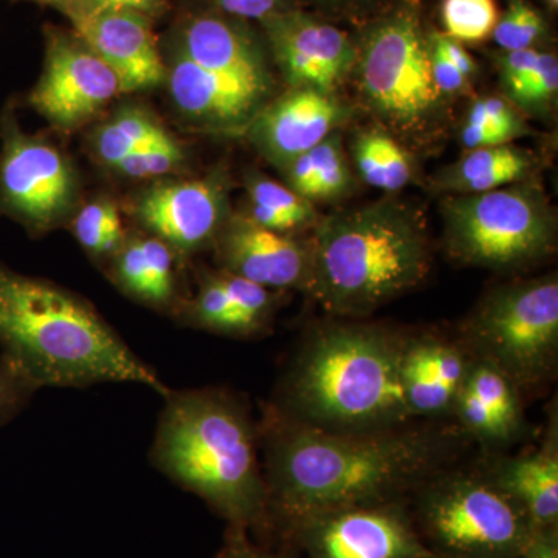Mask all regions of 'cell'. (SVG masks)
Returning a JSON list of instances; mask_svg holds the SVG:
<instances>
[{"label":"cell","instance_id":"6da1fadb","mask_svg":"<svg viewBox=\"0 0 558 558\" xmlns=\"http://www.w3.org/2000/svg\"><path fill=\"white\" fill-rule=\"evenodd\" d=\"M258 428L267 488L264 535L278 538L314 513L409 501L422 484L454 465L470 442L454 422L330 433L295 424L270 407Z\"/></svg>","mask_w":558,"mask_h":558},{"label":"cell","instance_id":"7a4b0ae2","mask_svg":"<svg viewBox=\"0 0 558 558\" xmlns=\"http://www.w3.org/2000/svg\"><path fill=\"white\" fill-rule=\"evenodd\" d=\"M329 317L312 326L290 359L270 409L295 424L330 433L410 424L400 381L407 332Z\"/></svg>","mask_w":558,"mask_h":558},{"label":"cell","instance_id":"3957f363","mask_svg":"<svg viewBox=\"0 0 558 558\" xmlns=\"http://www.w3.org/2000/svg\"><path fill=\"white\" fill-rule=\"evenodd\" d=\"M0 352L36 389L137 384L171 388L75 293L0 266Z\"/></svg>","mask_w":558,"mask_h":558},{"label":"cell","instance_id":"277c9868","mask_svg":"<svg viewBox=\"0 0 558 558\" xmlns=\"http://www.w3.org/2000/svg\"><path fill=\"white\" fill-rule=\"evenodd\" d=\"M165 399L150 462L197 495L229 527L263 535L267 488L259 428L244 400L223 388L174 391Z\"/></svg>","mask_w":558,"mask_h":558},{"label":"cell","instance_id":"5b68a950","mask_svg":"<svg viewBox=\"0 0 558 558\" xmlns=\"http://www.w3.org/2000/svg\"><path fill=\"white\" fill-rule=\"evenodd\" d=\"M311 241L310 296L329 317H369L432 274L433 244L424 213L398 197L323 215Z\"/></svg>","mask_w":558,"mask_h":558},{"label":"cell","instance_id":"8992f818","mask_svg":"<svg viewBox=\"0 0 558 558\" xmlns=\"http://www.w3.org/2000/svg\"><path fill=\"white\" fill-rule=\"evenodd\" d=\"M354 38L357 57L349 86L359 112L418 159L439 154L453 128V106L433 78L422 0H395L354 28Z\"/></svg>","mask_w":558,"mask_h":558},{"label":"cell","instance_id":"52a82bcc","mask_svg":"<svg viewBox=\"0 0 558 558\" xmlns=\"http://www.w3.org/2000/svg\"><path fill=\"white\" fill-rule=\"evenodd\" d=\"M440 197L444 250L459 266L517 274L557 250V213L539 178Z\"/></svg>","mask_w":558,"mask_h":558},{"label":"cell","instance_id":"ba28073f","mask_svg":"<svg viewBox=\"0 0 558 558\" xmlns=\"http://www.w3.org/2000/svg\"><path fill=\"white\" fill-rule=\"evenodd\" d=\"M409 512L435 558H521L535 535L481 464L442 470L411 495Z\"/></svg>","mask_w":558,"mask_h":558},{"label":"cell","instance_id":"9c48e42d","mask_svg":"<svg viewBox=\"0 0 558 558\" xmlns=\"http://www.w3.org/2000/svg\"><path fill=\"white\" fill-rule=\"evenodd\" d=\"M457 339L470 357L505 374L521 396L537 395L557 376V274L488 290L459 326Z\"/></svg>","mask_w":558,"mask_h":558},{"label":"cell","instance_id":"30bf717a","mask_svg":"<svg viewBox=\"0 0 558 558\" xmlns=\"http://www.w3.org/2000/svg\"><path fill=\"white\" fill-rule=\"evenodd\" d=\"M279 538L306 558H435L414 529L409 501L314 513Z\"/></svg>","mask_w":558,"mask_h":558},{"label":"cell","instance_id":"8fae6325","mask_svg":"<svg viewBox=\"0 0 558 558\" xmlns=\"http://www.w3.org/2000/svg\"><path fill=\"white\" fill-rule=\"evenodd\" d=\"M75 174L50 143L9 124L0 154V202L32 231H47L68 215L75 199Z\"/></svg>","mask_w":558,"mask_h":558},{"label":"cell","instance_id":"7c38bea8","mask_svg":"<svg viewBox=\"0 0 558 558\" xmlns=\"http://www.w3.org/2000/svg\"><path fill=\"white\" fill-rule=\"evenodd\" d=\"M260 27L288 87L344 94L357 57L354 33L300 7L275 14Z\"/></svg>","mask_w":558,"mask_h":558},{"label":"cell","instance_id":"4fadbf2b","mask_svg":"<svg viewBox=\"0 0 558 558\" xmlns=\"http://www.w3.org/2000/svg\"><path fill=\"white\" fill-rule=\"evenodd\" d=\"M120 92L116 73L75 32L47 33L46 62L31 102L51 126L78 130Z\"/></svg>","mask_w":558,"mask_h":558},{"label":"cell","instance_id":"5bb4252c","mask_svg":"<svg viewBox=\"0 0 558 558\" xmlns=\"http://www.w3.org/2000/svg\"><path fill=\"white\" fill-rule=\"evenodd\" d=\"M357 113V106L344 94L288 87L259 110L244 134L279 170L332 132L347 130Z\"/></svg>","mask_w":558,"mask_h":558},{"label":"cell","instance_id":"9a60e30c","mask_svg":"<svg viewBox=\"0 0 558 558\" xmlns=\"http://www.w3.org/2000/svg\"><path fill=\"white\" fill-rule=\"evenodd\" d=\"M134 215L172 252L180 256L194 255L213 247L230 218L229 185L220 174L161 183L140 194Z\"/></svg>","mask_w":558,"mask_h":558},{"label":"cell","instance_id":"2e32d148","mask_svg":"<svg viewBox=\"0 0 558 558\" xmlns=\"http://www.w3.org/2000/svg\"><path fill=\"white\" fill-rule=\"evenodd\" d=\"M213 248L219 270L278 292L311 293L314 277L311 234L278 233L238 213L223 223Z\"/></svg>","mask_w":558,"mask_h":558},{"label":"cell","instance_id":"e0dca14e","mask_svg":"<svg viewBox=\"0 0 558 558\" xmlns=\"http://www.w3.org/2000/svg\"><path fill=\"white\" fill-rule=\"evenodd\" d=\"M178 51L208 72L274 92L266 40L245 21L219 11L191 16L180 28Z\"/></svg>","mask_w":558,"mask_h":558},{"label":"cell","instance_id":"ac0fdd59","mask_svg":"<svg viewBox=\"0 0 558 558\" xmlns=\"http://www.w3.org/2000/svg\"><path fill=\"white\" fill-rule=\"evenodd\" d=\"M167 80L172 101L183 116L227 134H244L259 110L274 98V92L208 72L178 50Z\"/></svg>","mask_w":558,"mask_h":558},{"label":"cell","instance_id":"d6986e66","mask_svg":"<svg viewBox=\"0 0 558 558\" xmlns=\"http://www.w3.org/2000/svg\"><path fill=\"white\" fill-rule=\"evenodd\" d=\"M70 22L73 32L116 73L121 92L153 89L167 80L168 68L149 17L108 11Z\"/></svg>","mask_w":558,"mask_h":558},{"label":"cell","instance_id":"ffe728a7","mask_svg":"<svg viewBox=\"0 0 558 558\" xmlns=\"http://www.w3.org/2000/svg\"><path fill=\"white\" fill-rule=\"evenodd\" d=\"M550 414L545 438L534 450L481 462L488 478L526 513L535 532L558 529V424Z\"/></svg>","mask_w":558,"mask_h":558},{"label":"cell","instance_id":"44dd1931","mask_svg":"<svg viewBox=\"0 0 558 558\" xmlns=\"http://www.w3.org/2000/svg\"><path fill=\"white\" fill-rule=\"evenodd\" d=\"M543 159L535 150L517 143L465 150L428 179V190L439 196L475 194L538 179Z\"/></svg>","mask_w":558,"mask_h":558},{"label":"cell","instance_id":"7402d4cb","mask_svg":"<svg viewBox=\"0 0 558 558\" xmlns=\"http://www.w3.org/2000/svg\"><path fill=\"white\" fill-rule=\"evenodd\" d=\"M447 380L449 365L439 333H407L400 362V381L414 421L451 417L454 398Z\"/></svg>","mask_w":558,"mask_h":558},{"label":"cell","instance_id":"603a6c76","mask_svg":"<svg viewBox=\"0 0 558 558\" xmlns=\"http://www.w3.org/2000/svg\"><path fill=\"white\" fill-rule=\"evenodd\" d=\"M174 255L159 238H131L110 258V277L126 295L156 310L175 300Z\"/></svg>","mask_w":558,"mask_h":558},{"label":"cell","instance_id":"cb8c5ba5","mask_svg":"<svg viewBox=\"0 0 558 558\" xmlns=\"http://www.w3.org/2000/svg\"><path fill=\"white\" fill-rule=\"evenodd\" d=\"M347 150L355 178L384 193H399L421 180L416 154L376 123L351 128Z\"/></svg>","mask_w":558,"mask_h":558},{"label":"cell","instance_id":"d4e9b609","mask_svg":"<svg viewBox=\"0 0 558 558\" xmlns=\"http://www.w3.org/2000/svg\"><path fill=\"white\" fill-rule=\"evenodd\" d=\"M245 189L248 205L242 215L264 229L303 236L312 233L322 219L317 205L301 197L286 183L255 172L245 180Z\"/></svg>","mask_w":558,"mask_h":558},{"label":"cell","instance_id":"484cf974","mask_svg":"<svg viewBox=\"0 0 558 558\" xmlns=\"http://www.w3.org/2000/svg\"><path fill=\"white\" fill-rule=\"evenodd\" d=\"M464 387L486 403L508 446L523 436L526 428L523 396L505 374L488 363L473 360Z\"/></svg>","mask_w":558,"mask_h":558},{"label":"cell","instance_id":"4316f807","mask_svg":"<svg viewBox=\"0 0 558 558\" xmlns=\"http://www.w3.org/2000/svg\"><path fill=\"white\" fill-rule=\"evenodd\" d=\"M314 180L306 199L312 204H339L357 189V178L349 160L344 131L332 132L311 150Z\"/></svg>","mask_w":558,"mask_h":558},{"label":"cell","instance_id":"83f0119b","mask_svg":"<svg viewBox=\"0 0 558 558\" xmlns=\"http://www.w3.org/2000/svg\"><path fill=\"white\" fill-rule=\"evenodd\" d=\"M180 319L191 328L233 339H247L244 325L220 282L218 271L202 275L196 295L180 307Z\"/></svg>","mask_w":558,"mask_h":558},{"label":"cell","instance_id":"f1b7e54d","mask_svg":"<svg viewBox=\"0 0 558 558\" xmlns=\"http://www.w3.org/2000/svg\"><path fill=\"white\" fill-rule=\"evenodd\" d=\"M168 131L142 109H124L102 124L94 137L98 159L113 168L124 157L167 135Z\"/></svg>","mask_w":558,"mask_h":558},{"label":"cell","instance_id":"f546056e","mask_svg":"<svg viewBox=\"0 0 558 558\" xmlns=\"http://www.w3.org/2000/svg\"><path fill=\"white\" fill-rule=\"evenodd\" d=\"M218 275L231 304L240 315L247 339L269 332L279 310L281 296L286 292L264 288L229 271L219 270Z\"/></svg>","mask_w":558,"mask_h":558},{"label":"cell","instance_id":"4dcf8cb0","mask_svg":"<svg viewBox=\"0 0 558 558\" xmlns=\"http://www.w3.org/2000/svg\"><path fill=\"white\" fill-rule=\"evenodd\" d=\"M492 39L498 50L545 49L550 39L548 21L531 0H505Z\"/></svg>","mask_w":558,"mask_h":558},{"label":"cell","instance_id":"1f68e13d","mask_svg":"<svg viewBox=\"0 0 558 558\" xmlns=\"http://www.w3.org/2000/svg\"><path fill=\"white\" fill-rule=\"evenodd\" d=\"M73 233L94 258L110 259L126 241L120 213L112 202L84 205L73 219Z\"/></svg>","mask_w":558,"mask_h":558},{"label":"cell","instance_id":"d6a6232c","mask_svg":"<svg viewBox=\"0 0 558 558\" xmlns=\"http://www.w3.org/2000/svg\"><path fill=\"white\" fill-rule=\"evenodd\" d=\"M444 35L461 44H481L492 38L499 17L497 0H440Z\"/></svg>","mask_w":558,"mask_h":558},{"label":"cell","instance_id":"836d02e7","mask_svg":"<svg viewBox=\"0 0 558 558\" xmlns=\"http://www.w3.org/2000/svg\"><path fill=\"white\" fill-rule=\"evenodd\" d=\"M462 123L487 128L488 131L497 134L506 145L534 134L526 116L517 109L505 95L487 94L473 98Z\"/></svg>","mask_w":558,"mask_h":558},{"label":"cell","instance_id":"e575fe53","mask_svg":"<svg viewBox=\"0 0 558 558\" xmlns=\"http://www.w3.org/2000/svg\"><path fill=\"white\" fill-rule=\"evenodd\" d=\"M558 97V60L556 51L542 50L537 68L513 98L512 105L524 116L553 119Z\"/></svg>","mask_w":558,"mask_h":558},{"label":"cell","instance_id":"d590c367","mask_svg":"<svg viewBox=\"0 0 558 558\" xmlns=\"http://www.w3.org/2000/svg\"><path fill=\"white\" fill-rule=\"evenodd\" d=\"M185 163V150L170 132L159 140L142 146L113 167L120 174L132 179H154L170 174Z\"/></svg>","mask_w":558,"mask_h":558},{"label":"cell","instance_id":"8d00e7d4","mask_svg":"<svg viewBox=\"0 0 558 558\" xmlns=\"http://www.w3.org/2000/svg\"><path fill=\"white\" fill-rule=\"evenodd\" d=\"M296 7L317 14L333 24H351L354 28L387 10L395 0H293Z\"/></svg>","mask_w":558,"mask_h":558},{"label":"cell","instance_id":"74e56055","mask_svg":"<svg viewBox=\"0 0 558 558\" xmlns=\"http://www.w3.org/2000/svg\"><path fill=\"white\" fill-rule=\"evenodd\" d=\"M542 50H497L492 53L495 69L498 72L499 86H501L502 90L501 95H505L509 101L515 98L521 87L531 78L535 68H537Z\"/></svg>","mask_w":558,"mask_h":558},{"label":"cell","instance_id":"f35d334b","mask_svg":"<svg viewBox=\"0 0 558 558\" xmlns=\"http://www.w3.org/2000/svg\"><path fill=\"white\" fill-rule=\"evenodd\" d=\"M38 391L0 352V427L13 421Z\"/></svg>","mask_w":558,"mask_h":558},{"label":"cell","instance_id":"ab89813d","mask_svg":"<svg viewBox=\"0 0 558 558\" xmlns=\"http://www.w3.org/2000/svg\"><path fill=\"white\" fill-rule=\"evenodd\" d=\"M168 0H75L65 11L70 21L108 11H131L154 20L167 10Z\"/></svg>","mask_w":558,"mask_h":558},{"label":"cell","instance_id":"60d3db41","mask_svg":"<svg viewBox=\"0 0 558 558\" xmlns=\"http://www.w3.org/2000/svg\"><path fill=\"white\" fill-rule=\"evenodd\" d=\"M429 60H432L433 78L436 87L444 98L453 106L459 98L469 97L473 94V83L465 78L461 72L446 57L442 51L429 40Z\"/></svg>","mask_w":558,"mask_h":558},{"label":"cell","instance_id":"b9f144b4","mask_svg":"<svg viewBox=\"0 0 558 558\" xmlns=\"http://www.w3.org/2000/svg\"><path fill=\"white\" fill-rule=\"evenodd\" d=\"M216 11L245 22L256 21L263 24L264 21L293 9V0H209Z\"/></svg>","mask_w":558,"mask_h":558},{"label":"cell","instance_id":"7bdbcfd3","mask_svg":"<svg viewBox=\"0 0 558 558\" xmlns=\"http://www.w3.org/2000/svg\"><path fill=\"white\" fill-rule=\"evenodd\" d=\"M215 558H293L284 550H274L256 545L244 529H227L226 542Z\"/></svg>","mask_w":558,"mask_h":558},{"label":"cell","instance_id":"ee69618b","mask_svg":"<svg viewBox=\"0 0 558 558\" xmlns=\"http://www.w3.org/2000/svg\"><path fill=\"white\" fill-rule=\"evenodd\" d=\"M428 38L442 51L444 57H446L465 78H469L472 83L478 78V62H476L475 58L465 49L464 44L451 39L450 36L444 35L442 32L436 31V28L433 27H428Z\"/></svg>","mask_w":558,"mask_h":558},{"label":"cell","instance_id":"f6af8a7d","mask_svg":"<svg viewBox=\"0 0 558 558\" xmlns=\"http://www.w3.org/2000/svg\"><path fill=\"white\" fill-rule=\"evenodd\" d=\"M523 558H558V529L535 532Z\"/></svg>","mask_w":558,"mask_h":558},{"label":"cell","instance_id":"bcb514c9","mask_svg":"<svg viewBox=\"0 0 558 558\" xmlns=\"http://www.w3.org/2000/svg\"><path fill=\"white\" fill-rule=\"evenodd\" d=\"M35 2L46 3V5L54 7V9L61 10L62 13H65L75 0H35Z\"/></svg>","mask_w":558,"mask_h":558},{"label":"cell","instance_id":"7dc6e473","mask_svg":"<svg viewBox=\"0 0 558 558\" xmlns=\"http://www.w3.org/2000/svg\"><path fill=\"white\" fill-rule=\"evenodd\" d=\"M546 5L549 7L550 10L556 11L558 9V0H545Z\"/></svg>","mask_w":558,"mask_h":558},{"label":"cell","instance_id":"c3c4849f","mask_svg":"<svg viewBox=\"0 0 558 558\" xmlns=\"http://www.w3.org/2000/svg\"><path fill=\"white\" fill-rule=\"evenodd\" d=\"M521 558H523V557H521Z\"/></svg>","mask_w":558,"mask_h":558}]
</instances>
